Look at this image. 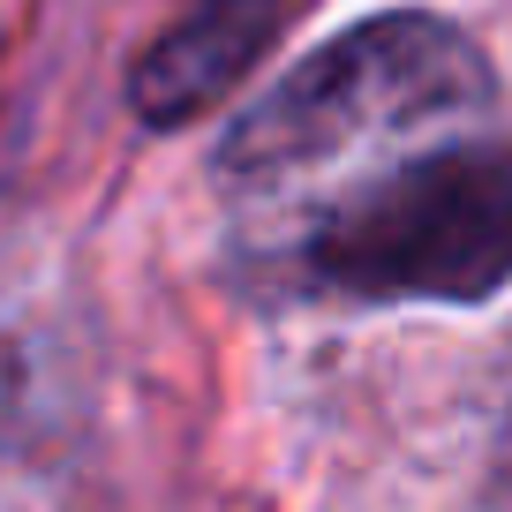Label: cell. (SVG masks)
Wrapping results in <instances>:
<instances>
[{
  "instance_id": "3957f363",
  "label": "cell",
  "mask_w": 512,
  "mask_h": 512,
  "mask_svg": "<svg viewBox=\"0 0 512 512\" xmlns=\"http://www.w3.org/2000/svg\"><path fill=\"white\" fill-rule=\"evenodd\" d=\"M279 8L287 0H196L189 16L144 53V68H136V113L144 121H189V113H204L256 61V46L272 38Z\"/></svg>"
},
{
  "instance_id": "6da1fadb",
  "label": "cell",
  "mask_w": 512,
  "mask_h": 512,
  "mask_svg": "<svg viewBox=\"0 0 512 512\" xmlns=\"http://www.w3.org/2000/svg\"><path fill=\"white\" fill-rule=\"evenodd\" d=\"M482 121L490 68L475 38L407 8L339 31L256 98L219 151V189L234 226L279 264L324 211Z\"/></svg>"
},
{
  "instance_id": "7a4b0ae2",
  "label": "cell",
  "mask_w": 512,
  "mask_h": 512,
  "mask_svg": "<svg viewBox=\"0 0 512 512\" xmlns=\"http://www.w3.org/2000/svg\"><path fill=\"white\" fill-rule=\"evenodd\" d=\"M309 294L482 302L512 279V136H460L324 211L287 256Z\"/></svg>"
}]
</instances>
